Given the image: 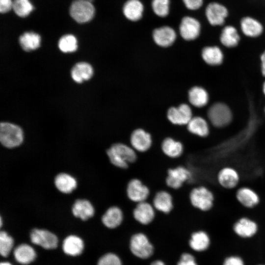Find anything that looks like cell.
Here are the masks:
<instances>
[{
	"label": "cell",
	"instance_id": "obj_1",
	"mask_svg": "<svg viewBox=\"0 0 265 265\" xmlns=\"http://www.w3.org/2000/svg\"><path fill=\"white\" fill-rule=\"evenodd\" d=\"M110 162L115 166L127 169L129 163H133L137 159L135 151L122 143L112 144L106 151Z\"/></svg>",
	"mask_w": 265,
	"mask_h": 265
},
{
	"label": "cell",
	"instance_id": "obj_2",
	"mask_svg": "<svg viewBox=\"0 0 265 265\" xmlns=\"http://www.w3.org/2000/svg\"><path fill=\"white\" fill-rule=\"evenodd\" d=\"M24 138V132L20 126L9 122L0 123V141L3 146L10 149L17 147L23 143Z\"/></svg>",
	"mask_w": 265,
	"mask_h": 265
},
{
	"label": "cell",
	"instance_id": "obj_3",
	"mask_svg": "<svg viewBox=\"0 0 265 265\" xmlns=\"http://www.w3.org/2000/svg\"><path fill=\"white\" fill-rule=\"evenodd\" d=\"M191 205L202 211H208L213 206L214 196L208 188L200 186L193 188L189 193Z\"/></svg>",
	"mask_w": 265,
	"mask_h": 265
},
{
	"label": "cell",
	"instance_id": "obj_4",
	"mask_svg": "<svg viewBox=\"0 0 265 265\" xmlns=\"http://www.w3.org/2000/svg\"><path fill=\"white\" fill-rule=\"evenodd\" d=\"M208 116L211 123L216 128H223L229 125L232 119L229 108L225 104L217 103L208 110Z\"/></svg>",
	"mask_w": 265,
	"mask_h": 265
},
{
	"label": "cell",
	"instance_id": "obj_5",
	"mask_svg": "<svg viewBox=\"0 0 265 265\" xmlns=\"http://www.w3.org/2000/svg\"><path fill=\"white\" fill-rule=\"evenodd\" d=\"M70 14L78 23H84L93 18L95 8L88 0H75L70 6Z\"/></svg>",
	"mask_w": 265,
	"mask_h": 265
},
{
	"label": "cell",
	"instance_id": "obj_6",
	"mask_svg": "<svg viewBox=\"0 0 265 265\" xmlns=\"http://www.w3.org/2000/svg\"><path fill=\"white\" fill-rule=\"evenodd\" d=\"M130 247L132 253L141 259L148 258L153 253L152 244L146 235L142 233L136 234L132 236Z\"/></svg>",
	"mask_w": 265,
	"mask_h": 265
},
{
	"label": "cell",
	"instance_id": "obj_7",
	"mask_svg": "<svg viewBox=\"0 0 265 265\" xmlns=\"http://www.w3.org/2000/svg\"><path fill=\"white\" fill-rule=\"evenodd\" d=\"M30 238L33 244L46 249H55L58 245V239L57 236L45 229H32L30 233Z\"/></svg>",
	"mask_w": 265,
	"mask_h": 265
},
{
	"label": "cell",
	"instance_id": "obj_8",
	"mask_svg": "<svg viewBox=\"0 0 265 265\" xmlns=\"http://www.w3.org/2000/svg\"><path fill=\"white\" fill-rule=\"evenodd\" d=\"M205 15L211 25L221 26L224 24L228 15V10L220 3L212 2L206 8Z\"/></svg>",
	"mask_w": 265,
	"mask_h": 265
},
{
	"label": "cell",
	"instance_id": "obj_9",
	"mask_svg": "<svg viewBox=\"0 0 265 265\" xmlns=\"http://www.w3.org/2000/svg\"><path fill=\"white\" fill-rule=\"evenodd\" d=\"M191 177V173L188 169L179 166L168 170L165 182L168 187L177 189L180 188L183 183L189 180Z\"/></svg>",
	"mask_w": 265,
	"mask_h": 265
},
{
	"label": "cell",
	"instance_id": "obj_10",
	"mask_svg": "<svg viewBox=\"0 0 265 265\" xmlns=\"http://www.w3.org/2000/svg\"><path fill=\"white\" fill-rule=\"evenodd\" d=\"M201 24L196 18L191 16H185L181 20L179 26V32L183 39L193 40L197 38L200 33Z\"/></svg>",
	"mask_w": 265,
	"mask_h": 265
},
{
	"label": "cell",
	"instance_id": "obj_11",
	"mask_svg": "<svg viewBox=\"0 0 265 265\" xmlns=\"http://www.w3.org/2000/svg\"><path fill=\"white\" fill-rule=\"evenodd\" d=\"M128 198L133 202L145 201L150 194L149 188L138 179H132L128 183L126 189Z\"/></svg>",
	"mask_w": 265,
	"mask_h": 265
},
{
	"label": "cell",
	"instance_id": "obj_12",
	"mask_svg": "<svg viewBox=\"0 0 265 265\" xmlns=\"http://www.w3.org/2000/svg\"><path fill=\"white\" fill-rule=\"evenodd\" d=\"M167 117L173 124L187 125L193 117L190 106L186 104H183L177 107H171L169 108Z\"/></svg>",
	"mask_w": 265,
	"mask_h": 265
},
{
	"label": "cell",
	"instance_id": "obj_13",
	"mask_svg": "<svg viewBox=\"0 0 265 265\" xmlns=\"http://www.w3.org/2000/svg\"><path fill=\"white\" fill-rule=\"evenodd\" d=\"M130 143L135 151L145 152L152 146L151 135L142 129H136L131 134Z\"/></svg>",
	"mask_w": 265,
	"mask_h": 265
},
{
	"label": "cell",
	"instance_id": "obj_14",
	"mask_svg": "<svg viewBox=\"0 0 265 265\" xmlns=\"http://www.w3.org/2000/svg\"><path fill=\"white\" fill-rule=\"evenodd\" d=\"M217 180L222 187L231 189L236 187L238 184L240 176L238 171L232 167L222 168L217 175Z\"/></svg>",
	"mask_w": 265,
	"mask_h": 265
},
{
	"label": "cell",
	"instance_id": "obj_15",
	"mask_svg": "<svg viewBox=\"0 0 265 265\" xmlns=\"http://www.w3.org/2000/svg\"><path fill=\"white\" fill-rule=\"evenodd\" d=\"M153 38L158 45L162 47H167L172 45L175 42L176 33L171 27L162 26L154 30Z\"/></svg>",
	"mask_w": 265,
	"mask_h": 265
},
{
	"label": "cell",
	"instance_id": "obj_16",
	"mask_svg": "<svg viewBox=\"0 0 265 265\" xmlns=\"http://www.w3.org/2000/svg\"><path fill=\"white\" fill-rule=\"evenodd\" d=\"M236 197L238 201L246 208H253L260 202L258 194L249 187L243 186L239 188L236 191Z\"/></svg>",
	"mask_w": 265,
	"mask_h": 265
},
{
	"label": "cell",
	"instance_id": "obj_17",
	"mask_svg": "<svg viewBox=\"0 0 265 265\" xmlns=\"http://www.w3.org/2000/svg\"><path fill=\"white\" fill-rule=\"evenodd\" d=\"M233 230L239 237L248 238L255 235L258 231L257 223L248 217H241L234 224Z\"/></svg>",
	"mask_w": 265,
	"mask_h": 265
},
{
	"label": "cell",
	"instance_id": "obj_18",
	"mask_svg": "<svg viewBox=\"0 0 265 265\" xmlns=\"http://www.w3.org/2000/svg\"><path fill=\"white\" fill-rule=\"evenodd\" d=\"M72 212L74 216L85 221L93 216L95 209L89 200L85 199H78L72 205Z\"/></svg>",
	"mask_w": 265,
	"mask_h": 265
},
{
	"label": "cell",
	"instance_id": "obj_19",
	"mask_svg": "<svg viewBox=\"0 0 265 265\" xmlns=\"http://www.w3.org/2000/svg\"><path fill=\"white\" fill-rule=\"evenodd\" d=\"M155 214L153 207L146 201L137 203L133 211V216L135 219L143 225L151 222Z\"/></svg>",
	"mask_w": 265,
	"mask_h": 265
},
{
	"label": "cell",
	"instance_id": "obj_20",
	"mask_svg": "<svg viewBox=\"0 0 265 265\" xmlns=\"http://www.w3.org/2000/svg\"><path fill=\"white\" fill-rule=\"evenodd\" d=\"M144 9V5L140 0H128L123 5L122 12L128 20L136 22L142 18Z\"/></svg>",
	"mask_w": 265,
	"mask_h": 265
},
{
	"label": "cell",
	"instance_id": "obj_21",
	"mask_svg": "<svg viewBox=\"0 0 265 265\" xmlns=\"http://www.w3.org/2000/svg\"><path fill=\"white\" fill-rule=\"evenodd\" d=\"M56 188L61 193L69 194L77 187V180L66 173H60L56 175L54 180Z\"/></svg>",
	"mask_w": 265,
	"mask_h": 265
},
{
	"label": "cell",
	"instance_id": "obj_22",
	"mask_svg": "<svg viewBox=\"0 0 265 265\" xmlns=\"http://www.w3.org/2000/svg\"><path fill=\"white\" fill-rule=\"evenodd\" d=\"M84 249V243L79 237L71 235L67 236L63 240L62 249L67 255L77 256L81 254Z\"/></svg>",
	"mask_w": 265,
	"mask_h": 265
},
{
	"label": "cell",
	"instance_id": "obj_23",
	"mask_svg": "<svg viewBox=\"0 0 265 265\" xmlns=\"http://www.w3.org/2000/svg\"><path fill=\"white\" fill-rule=\"evenodd\" d=\"M13 255L17 262L23 265L31 263L36 257V253L33 248L26 243L16 246L13 251Z\"/></svg>",
	"mask_w": 265,
	"mask_h": 265
},
{
	"label": "cell",
	"instance_id": "obj_24",
	"mask_svg": "<svg viewBox=\"0 0 265 265\" xmlns=\"http://www.w3.org/2000/svg\"><path fill=\"white\" fill-rule=\"evenodd\" d=\"M123 219L122 210L117 206L109 207L102 217V221L106 227L115 228L119 226Z\"/></svg>",
	"mask_w": 265,
	"mask_h": 265
},
{
	"label": "cell",
	"instance_id": "obj_25",
	"mask_svg": "<svg viewBox=\"0 0 265 265\" xmlns=\"http://www.w3.org/2000/svg\"><path fill=\"white\" fill-rule=\"evenodd\" d=\"M153 204L156 210L165 213L170 212L173 208L172 196L164 190L159 191L156 194Z\"/></svg>",
	"mask_w": 265,
	"mask_h": 265
},
{
	"label": "cell",
	"instance_id": "obj_26",
	"mask_svg": "<svg viewBox=\"0 0 265 265\" xmlns=\"http://www.w3.org/2000/svg\"><path fill=\"white\" fill-rule=\"evenodd\" d=\"M71 77L73 80L81 83L89 80L93 74V69L90 64L85 62L76 64L71 70Z\"/></svg>",
	"mask_w": 265,
	"mask_h": 265
},
{
	"label": "cell",
	"instance_id": "obj_27",
	"mask_svg": "<svg viewBox=\"0 0 265 265\" xmlns=\"http://www.w3.org/2000/svg\"><path fill=\"white\" fill-rule=\"evenodd\" d=\"M240 27L243 33L251 37L259 36L263 31V27L261 23L251 17H245L240 21Z\"/></svg>",
	"mask_w": 265,
	"mask_h": 265
},
{
	"label": "cell",
	"instance_id": "obj_28",
	"mask_svg": "<svg viewBox=\"0 0 265 265\" xmlns=\"http://www.w3.org/2000/svg\"><path fill=\"white\" fill-rule=\"evenodd\" d=\"M161 148L163 153L171 158L179 157L184 151V147L181 142L169 137L163 140Z\"/></svg>",
	"mask_w": 265,
	"mask_h": 265
},
{
	"label": "cell",
	"instance_id": "obj_29",
	"mask_svg": "<svg viewBox=\"0 0 265 265\" xmlns=\"http://www.w3.org/2000/svg\"><path fill=\"white\" fill-rule=\"evenodd\" d=\"M187 129L190 133L201 137H207L210 132L208 123L199 116L192 117L187 124Z\"/></svg>",
	"mask_w": 265,
	"mask_h": 265
},
{
	"label": "cell",
	"instance_id": "obj_30",
	"mask_svg": "<svg viewBox=\"0 0 265 265\" xmlns=\"http://www.w3.org/2000/svg\"><path fill=\"white\" fill-rule=\"evenodd\" d=\"M190 247L198 252L207 250L210 244V239L208 234L203 231L192 233L189 241Z\"/></svg>",
	"mask_w": 265,
	"mask_h": 265
},
{
	"label": "cell",
	"instance_id": "obj_31",
	"mask_svg": "<svg viewBox=\"0 0 265 265\" xmlns=\"http://www.w3.org/2000/svg\"><path fill=\"white\" fill-rule=\"evenodd\" d=\"M19 43L22 49L26 52L35 50L40 45V35L33 32H26L19 38Z\"/></svg>",
	"mask_w": 265,
	"mask_h": 265
},
{
	"label": "cell",
	"instance_id": "obj_32",
	"mask_svg": "<svg viewBox=\"0 0 265 265\" xmlns=\"http://www.w3.org/2000/svg\"><path fill=\"white\" fill-rule=\"evenodd\" d=\"M189 102L194 106L201 107L207 105L209 96L207 91L203 88L194 86L188 92Z\"/></svg>",
	"mask_w": 265,
	"mask_h": 265
},
{
	"label": "cell",
	"instance_id": "obj_33",
	"mask_svg": "<svg viewBox=\"0 0 265 265\" xmlns=\"http://www.w3.org/2000/svg\"><path fill=\"white\" fill-rule=\"evenodd\" d=\"M220 39L223 45L227 47H234L238 44L239 36L235 27L228 26L222 29Z\"/></svg>",
	"mask_w": 265,
	"mask_h": 265
},
{
	"label": "cell",
	"instance_id": "obj_34",
	"mask_svg": "<svg viewBox=\"0 0 265 265\" xmlns=\"http://www.w3.org/2000/svg\"><path fill=\"white\" fill-rule=\"evenodd\" d=\"M204 60L208 64L217 65L223 60V54L220 49L217 47H207L202 52Z\"/></svg>",
	"mask_w": 265,
	"mask_h": 265
},
{
	"label": "cell",
	"instance_id": "obj_35",
	"mask_svg": "<svg viewBox=\"0 0 265 265\" xmlns=\"http://www.w3.org/2000/svg\"><path fill=\"white\" fill-rule=\"evenodd\" d=\"M58 47L60 50L64 53L74 52L78 48L77 40L72 34L65 35L59 39Z\"/></svg>",
	"mask_w": 265,
	"mask_h": 265
},
{
	"label": "cell",
	"instance_id": "obj_36",
	"mask_svg": "<svg viewBox=\"0 0 265 265\" xmlns=\"http://www.w3.org/2000/svg\"><path fill=\"white\" fill-rule=\"evenodd\" d=\"M151 6L157 16L164 18L169 14L170 0H152Z\"/></svg>",
	"mask_w": 265,
	"mask_h": 265
},
{
	"label": "cell",
	"instance_id": "obj_37",
	"mask_svg": "<svg viewBox=\"0 0 265 265\" xmlns=\"http://www.w3.org/2000/svg\"><path fill=\"white\" fill-rule=\"evenodd\" d=\"M14 244L13 238L4 231L0 232V253L3 257L10 254Z\"/></svg>",
	"mask_w": 265,
	"mask_h": 265
},
{
	"label": "cell",
	"instance_id": "obj_38",
	"mask_svg": "<svg viewBox=\"0 0 265 265\" xmlns=\"http://www.w3.org/2000/svg\"><path fill=\"white\" fill-rule=\"evenodd\" d=\"M12 8L17 15L25 17L29 14L33 7L28 0H14Z\"/></svg>",
	"mask_w": 265,
	"mask_h": 265
},
{
	"label": "cell",
	"instance_id": "obj_39",
	"mask_svg": "<svg viewBox=\"0 0 265 265\" xmlns=\"http://www.w3.org/2000/svg\"><path fill=\"white\" fill-rule=\"evenodd\" d=\"M97 265H122V263L116 255L109 253L100 258Z\"/></svg>",
	"mask_w": 265,
	"mask_h": 265
},
{
	"label": "cell",
	"instance_id": "obj_40",
	"mask_svg": "<svg viewBox=\"0 0 265 265\" xmlns=\"http://www.w3.org/2000/svg\"><path fill=\"white\" fill-rule=\"evenodd\" d=\"M177 265H198L194 257L187 253H183Z\"/></svg>",
	"mask_w": 265,
	"mask_h": 265
},
{
	"label": "cell",
	"instance_id": "obj_41",
	"mask_svg": "<svg viewBox=\"0 0 265 265\" xmlns=\"http://www.w3.org/2000/svg\"><path fill=\"white\" fill-rule=\"evenodd\" d=\"M186 7L190 10H196L203 4L204 0H182Z\"/></svg>",
	"mask_w": 265,
	"mask_h": 265
},
{
	"label": "cell",
	"instance_id": "obj_42",
	"mask_svg": "<svg viewBox=\"0 0 265 265\" xmlns=\"http://www.w3.org/2000/svg\"><path fill=\"white\" fill-rule=\"evenodd\" d=\"M223 265H244V263L239 256H231L224 260Z\"/></svg>",
	"mask_w": 265,
	"mask_h": 265
},
{
	"label": "cell",
	"instance_id": "obj_43",
	"mask_svg": "<svg viewBox=\"0 0 265 265\" xmlns=\"http://www.w3.org/2000/svg\"><path fill=\"white\" fill-rule=\"evenodd\" d=\"M13 6L12 0H0V11L1 13H6L9 11Z\"/></svg>",
	"mask_w": 265,
	"mask_h": 265
},
{
	"label": "cell",
	"instance_id": "obj_44",
	"mask_svg": "<svg viewBox=\"0 0 265 265\" xmlns=\"http://www.w3.org/2000/svg\"><path fill=\"white\" fill-rule=\"evenodd\" d=\"M261 59L262 61V72L263 75L265 77V51L261 55Z\"/></svg>",
	"mask_w": 265,
	"mask_h": 265
},
{
	"label": "cell",
	"instance_id": "obj_45",
	"mask_svg": "<svg viewBox=\"0 0 265 265\" xmlns=\"http://www.w3.org/2000/svg\"><path fill=\"white\" fill-rule=\"evenodd\" d=\"M151 265H165L162 261H159V260H157L152 263Z\"/></svg>",
	"mask_w": 265,
	"mask_h": 265
},
{
	"label": "cell",
	"instance_id": "obj_46",
	"mask_svg": "<svg viewBox=\"0 0 265 265\" xmlns=\"http://www.w3.org/2000/svg\"><path fill=\"white\" fill-rule=\"evenodd\" d=\"M0 265H12L11 264L8 262H1Z\"/></svg>",
	"mask_w": 265,
	"mask_h": 265
},
{
	"label": "cell",
	"instance_id": "obj_47",
	"mask_svg": "<svg viewBox=\"0 0 265 265\" xmlns=\"http://www.w3.org/2000/svg\"><path fill=\"white\" fill-rule=\"evenodd\" d=\"M263 90H264V93L265 94V83L264 84V86H263Z\"/></svg>",
	"mask_w": 265,
	"mask_h": 265
},
{
	"label": "cell",
	"instance_id": "obj_48",
	"mask_svg": "<svg viewBox=\"0 0 265 265\" xmlns=\"http://www.w3.org/2000/svg\"><path fill=\"white\" fill-rule=\"evenodd\" d=\"M2 226V220H1V217H0V227Z\"/></svg>",
	"mask_w": 265,
	"mask_h": 265
},
{
	"label": "cell",
	"instance_id": "obj_49",
	"mask_svg": "<svg viewBox=\"0 0 265 265\" xmlns=\"http://www.w3.org/2000/svg\"></svg>",
	"mask_w": 265,
	"mask_h": 265
}]
</instances>
